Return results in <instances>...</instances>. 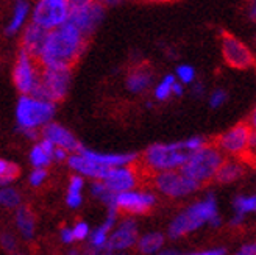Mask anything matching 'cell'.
I'll return each mask as SVG.
<instances>
[{
    "instance_id": "cell-1",
    "label": "cell",
    "mask_w": 256,
    "mask_h": 255,
    "mask_svg": "<svg viewBox=\"0 0 256 255\" xmlns=\"http://www.w3.org/2000/svg\"><path fill=\"white\" fill-rule=\"evenodd\" d=\"M86 43L88 38L75 25L68 22L62 27L48 32L38 61L42 68L72 69V66L84 52Z\"/></svg>"
},
{
    "instance_id": "cell-2",
    "label": "cell",
    "mask_w": 256,
    "mask_h": 255,
    "mask_svg": "<svg viewBox=\"0 0 256 255\" xmlns=\"http://www.w3.org/2000/svg\"><path fill=\"white\" fill-rule=\"evenodd\" d=\"M206 141L202 136H192L175 143H156L146 149L142 155L144 166L155 174L182 169L192 154H196Z\"/></svg>"
},
{
    "instance_id": "cell-3",
    "label": "cell",
    "mask_w": 256,
    "mask_h": 255,
    "mask_svg": "<svg viewBox=\"0 0 256 255\" xmlns=\"http://www.w3.org/2000/svg\"><path fill=\"white\" fill-rule=\"evenodd\" d=\"M219 216L217 211V200L212 193L206 194L203 199L192 203L190 207L178 213L172 219L168 235L172 239H178L182 236H186L192 232L198 230L204 224H211V221Z\"/></svg>"
},
{
    "instance_id": "cell-4",
    "label": "cell",
    "mask_w": 256,
    "mask_h": 255,
    "mask_svg": "<svg viewBox=\"0 0 256 255\" xmlns=\"http://www.w3.org/2000/svg\"><path fill=\"white\" fill-rule=\"evenodd\" d=\"M56 104L34 96H20L16 104V124L19 132L44 129L52 122Z\"/></svg>"
},
{
    "instance_id": "cell-5",
    "label": "cell",
    "mask_w": 256,
    "mask_h": 255,
    "mask_svg": "<svg viewBox=\"0 0 256 255\" xmlns=\"http://www.w3.org/2000/svg\"><path fill=\"white\" fill-rule=\"evenodd\" d=\"M224 161V152L216 144H206L190 155L188 163L182 168V172L202 186L211 180H216Z\"/></svg>"
},
{
    "instance_id": "cell-6",
    "label": "cell",
    "mask_w": 256,
    "mask_h": 255,
    "mask_svg": "<svg viewBox=\"0 0 256 255\" xmlns=\"http://www.w3.org/2000/svg\"><path fill=\"white\" fill-rule=\"evenodd\" d=\"M41 72L42 66L38 58L19 49L14 66H12V82L20 96H34L41 82Z\"/></svg>"
},
{
    "instance_id": "cell-7",
    "label": "cell",
    "mask_w": 256,
    "mask_h": 255,
    "mask_svg": "<svg viewBox=\"0 0 256 255\" xmlns=\"http://www.w3.org/2000/svg\"><path fill=\"white\" fill-rule=\"evenodd\" d=\"M72 82V69L68 68H42L41 82L34 97L58 104L68 96Z\"/></svg>"
},
{
    "instance_id": "cell-8",
    "label": "cell",
    "mask_w": 256,
    "mask_h": 255,
    "mask_svg": "<svg viewBox=\"0 0 256 255\" xmlns=\"http://www.w3.org/2000/svg\"><path fill=\"white\" fill-rule=\"evenodd\" d=\"M70 13L72 5L68 0H38L33 5L32 22L47 32H52L69 22Z\"/></svg>"
},
{
    "instance_id": "cell-9",
    "label": "cell",
    "mask_w": 256,
    "mask_h": 255,
    "mask_svg": "<svg viewBox=\"0 0 256 255\" xmlns=\"http://www.w3.org/2000/svg\"><path fill=\"white\" fill-rule=\"evenodd\" d=\"M153 185L160 193L174 199L189 196L200 188V185L183 174L182 169L155 174L153 175Z\"/></svg>"
},
{
    "instance_id": "cell-10",
    "label": "cell",
    "mask_w": 256,
    "mask_h": 255,
    "mask_svg": "<svg viewBox=\"0 0 256 255\" xmlns=\"http://www.w3.org/2000/svg\"><path fill=\"white\" fill-rule=\"evenodd\" d=\"M220 49L225 63L233 69H248L254 65L250 47L232 33H222Z\"/></svg>"
},
{
    "instance_id": "cell-11",
    "label": "cell",
    "mask_w": 256,
    "mask_h": 255,
    "mask_svg": "<svg viewBox=\"0 0 256 255\" xmlns=\"http://www.w3.org/2000/svg\"><path fill=\"white\" fill-rule=\"evenodd\" d=\"M250 136H252V127L248 125V122H240L217 138L216 146L219 147L224 154L239 157L248 152Z\"/></svg>"
},
{
    "instance_id": "cell-12",
    "label": "cell",
    "mask_w": 256,
    "mask_h": 255,
    "mask_svg": "<svg viewBox=\"0 0 256 255\" xmlns=\"http://www.w3.org/2000/svg\"><path fill=\"white\" fill-rule=\"evenodd\" d=\"M105 18V7H102L98 2H89L82 7L72 8L69 22L75 25L86 38L91 36L102 24Z\"/></svg>"
},
{
    "instance_id": "cell-13",
    "label": "cell",
    "mask_w": 256,
    "mask_h": 255,
    "mask_svg": "<svg viewBox=\"0 0 256 255\" xmlns=\"http://www.w3.org/2000/svg\"><path fill=\"white\" fill-rule=\"evenodd\" d=\"M155 203H156L155 194L148 193V191L132 189L126 191V193L118 194L116 200H114V207L124 213L144 214L155 207Z\"/></svg>"
},
{
    "instance_id": "cell-14",
    "label": "cell",
    "mask_w": 256,
    "mask_h": 255,
    "mask_svg": "<svg viewBox=\"0 0 256 255\" xmlns=\"http://www.w3.org/2000/svg\"><path fill=\"white\" fill-rule=\"evenodd\" d=\"M138 241H139V238H138L136 221L133 218H125L111 232L106 249L112 253L122 252V250H126L132 246L138 244Z\"/></svg>"
},
{
    "instance_id": "cell-15",
    "label": "cell",
    "mask_w": 256,
    "mask_h": 255,
    "mask_svg": "<svg viewBox=\"0 0 256 255\" xmlns=\"http://www.w3.org/2000/svg\"><path fill=\"white\" fill-rule=\"evenodd\" d=\"M41 133H42L41 138L48 139L50 143L55 144V147H61L64 150H68L69 154H76L82 147V144L78 143V139L75 138V135L70 130H68L66 127H62L61 124L50 122L41 130Z\"/></svg>"
},
{
    "instance_id": "cell-16",
    "label": "cell",
    "mask_w": 256,
    "mask_h": 255,
    "mask_svg": "<svg viewBox=\"0 0 256 255\" xmlns=\"http://www.w3.org/2000/svg\"><path fill=\"white\" fill-rule=\"evenodd\" d=\"M76 154H82L86 158L92 160V161L102 164V166H105V168H110V169L130 166L132 163H134L138 160V154H112V152H98V150L88 149L84 146H82Z\"/></svg>"
},
{
    "instance_id": "cell-17",
    "label": "cell",
    "mask_w": 256,
    "mask_h": 255,
    "mask_svg": "<svg viewBox=\"0 0 256 255\" xmlns=\"http://www.w3.org/2000/svg\"><path fill=\"white\" fill-rule=\"evenodd\" d=\"M104 182L110 191H112L114 194H120V193H126V191H132L136 188L138 183V177L134 169L124 166V168H112L106 172Z\"/></svg>"
},
{
    "instance_id": "cell-18",
    "label": "cell",
    "mask_w": 256,
    "mask_h": 255,
    "mask_svg": "<svg viewBox=\"0 0 256 255\" xmlns=\"http://www.w3.org/2000/svg\"><path fill=\"white\" fill-rule=\"evenodd\" d=\"M32 11H33V5L28 0H14L11 16L8 19V24L5 25V35L8 38L20 35L24 29L28 25V19L32 21Z\"/></svg>"
},
{
    "instance_id": "cell-19",
    "label": "cell",
    "mask_w": 256,
    "mask_h": 255,
    "mask_svg": "<svg viewBox=\"0 0 256 255\" xmlns=\"http://www.w3.org/2000/svg\"><path fill=\"white\" fill-rule=\"evenodd\" d=\"M47 36H48L47 30H44L42 27L30 21V24L20 33V50L38 58L46 44Z\"/></svg>"
},
{
    "instance_id": "cell-20",
    "label": "cell",
    "mask_w": 256,
    "mask_h": 255,
    "mask_svg": "<svg viewBox=\"0 0 256 255\" xmlns=\"http://www.w3.org/2000/svg\"><path fill=\"white\" fill-rule=\"evenodd\" d=\"M68 164L72 171H75L78 175L82 177H88V178H92V180H98L102 182L105 178L106 172L110 171V168H105L102 166V164L92 161L86 158L84 155L82 154H70L69 160H68Z\"/></svg>"
},
{
    "instance_id": "cell-21",
    "label": "cell",
    "mask_w": 256,
    "mask_h": 255,
    "mask_svg": "<svg viewBox=\"0 0 256 255\" xmlns=\"http://www.w3.org/2000/svg\"><path fill=\"white\" fill-rule=\"evenodd\" d=\"M152 82H153L152 71L146 66H136L128 72L125 86L132 94H140V93L147 91V89L152 86Z\"/></svg>"
},
{
    "instance_id": "cell-22",
    "label": "cell",
    "mask_w": 256,
    "mask_h": 255,
    "mask_svg": "<svg viewBox=\"0 0 256 255\" xmlns=\"http://www.w3.org/2000/svg\"><path fill=\"white\" fill-rule=\"evenodd\" d=\"M55 149L56 147L54 143H50L46 138H41L30 150V163L33 164V168L46 169L55 160Z\"/></svg>"
},
{
    "instance_id": "cell-23",
    "label": "cell",
    "mask_w": 256,
    "mask_h": 255,
    "mask_svg": "<svg viewBox=\"0 0 256 255\" xmlns=\"http://www.w3.org/2000/svg\"><path fill=\"white\" fill-rule=\"evenodd\" d=\"M14 221H16V227L19 233L25 238L30 239L34 235V225H36V219L34 214L28 207L20 205L16 211H14Z\"/></svg>"
},
{
    "instance_id": "cell-24",
    "label": "cell",
    "mask_w": 256,
    "mask_h": 255,
    "mask_svg": "<svg viewBox=\"0 0 256 255\" xmlns=\"http://www.w3.org/2000/svg\"><path fill=\"white\" fill-rule=\"evenodd\" d=\"M246 172V168L244 164L238 160H225L222 168L217 172V177H216V182L219 183H232V182H236L239 178L244 175Z\"/></svg>"
},
{
    "instance_id": "cell-25",
    "label": "cell",
    "mask_w": 256,
    "mask_h": 255,
    "mask_svg": "<svg viewBox=\"0 0 256 255\" xmlns=\"http://www.w3.org/2000/svg\"><path fill=\"white\" fill-rule=\"evenodd\" d=\"M164 235L160 232H150L139 238L138 250L144 255H158L164 247Z\"/></svg>"
},
{
    "instance_id": "cell-26",
    "label": "cell",
    "mask_w": 256,
    "mask_h": 255,
    "mask_svg": "<svg viewBox=\"0 0 256 255\" xmlns=\"http://www.w3.org/2000/svg\"><path fill=\"white\" fill-rule=\"evenodd\" d=\"M176 83L175 74H166L164 77L153 88V97L160 102L168 100L174 96V85Z\"/></svg>"
},
{
    "instance_id": "cell-27",
    "label": "cell",
    "mask_w": 256,
    "mask_h": 255,
    "mask_svg": "<svg viewBox=\"0 0 256 255\" xmlns=\"http://www.w3.org/2000/svg\"><path fill=\"white\" fill-rule=\"evenodd\" d=\"M91 193L96 199H98L102 203H105L106 208L114 207V200H116V194L110 191V188L104 183V182H92L91 183Z\"/></svg>"
},
{
    "instance_id": "cell-28",
    "label": "cell",
    "mask_w": 256,
    "mask_h": 255,
    "mask_svg": "<svg viewBox=\"0 0 256 255\" xmlns=\"http://www.w3.org/2000/svg\"><path fill=\"white\" fill-rule=\"evenodd\" d=\"M19 175V166L16 163L2 158L0 160V182L4 186H10Z\"/></svg>"
},
{
    "instance_id": "cell-29",
    "label": "cell",
    "mask_w": 256,
    "mask_h": 255,
    "mask_svg": "<svg viewBox=\"0 0 256 255\" xmlns=\"http://www.w3.org/2000/svg\"><path fill=\"white\" fill-rule=\"evenodd\" d=\"M0 202H2V205L6 208L18 210L22 205V197H20V193L16 188L4 186L2 191H0Z\"/></svg>"
},
{
    "instance_id": "cell-30",
    "label": "cell",
    "mask_w": 256,
    "mask_h": 255,
    "mask_svg": "<svg viewBox=\"0 0 256 255\" xmlns=\"http://www.w3.org/2000/svg\"><path fill=\"white\" fill-rule=\"evenodd\" d=\"M175 77L176 80L183 83L184 86L188 85H194L197 82V71L192 65H188V63H183V65H178L175 68Z\"/></svg>"
},
{
    "instance_id": "cell-31",
    "label": "cell",
    "mask_w": 256,
    "mask_h": 255,
    "mask_svg": "<svg viewBox=\"0 0 256 255\" xmlns=\"http://www.w3.org/2000/svg\"><path fill=\"white\" fill-rule=\"evenodd\" d=\"M234 213L246 216L247 213H256V196H238L233 202Z\"/></svg>"
},
{
    "instance_id": "cell-32",
    "label": "cell",
    "mask_w": 256,
    "mask_h": 255,
    "mask_svg": "<svg viewBox=\"0 0 256 255\" xmlns=\"http://www.w3.org/2000/svg\"><path fill=\"white\" fill-rule=\"evenodd\" d=\"M226 99H228V94H226L225 89L217 88V89H214V91H211V94L208 97L210 107L211 108H220L225 104V102H226Z\"/></svg>"
},
{
    "instance_id": "cell-33",
    "label": "cell",
    "mask_w": 256,
    "mask_h": 255,
    "mask_svg": "<svg viewBox=\"0 0 256 255\" xmlns=\"http://www.w3.org/2000/svg\"><path fill=\"white\" fill-rule=\"evenodd\" d=\"M74 236H75V241H84V239H89V236H91V228H89V225L83 221L76 222L74 227Z\"/></svg>"
},
{
    "instance_id": "cell-34",
    "label": "cell",
    "mask_w": 256,
    "mask_h": 255,
    "mask_svg": "<svg viewBox=\"0 0 256 255\" xmlns=\"http://www.w3.org/2000/svg\"><path fill=\"white\" fill-rule=\"evenodd\" d=\"M47 178V171L46 169H41V168H34L30 175H28V183L34 188L41 186Z\"/></svg>"
},
{
    "instance_id": "cell-35",
    "label": "cell",
    "mask_w": 256,
    "mask_h": 255,
    "mask_svg": "<svg viewBox=\"0 0 256 255\" xmlns=\"http://www.w3.org/2000/svg\"><path fill=\"white\" fill-rule=\"evenodd\" d=\"M83 186H84V177L82 175H72L70 180H69V185H68V193H72V194H82L83 193Z\"/></svg>"
},
{
    "instance_id": "cell-36",
    "label": "cell",
    "mask_w": 256,
    "mask_h": 255,
    "mask_svg": "<svg viewBox=\"0 0 256 255\" xmlns=\"http://www.w3.org/2000/svg\"><path fill=\"white\" fill-rule=\"evenodd\" d=\"M234 255H256V239L248 241V243L242 244Z\"/></svg>"
},
{
    "instance_id": "cell-37",
    "label": "cell",
    "mask_w": 256,
    "mask_h": 255,
    "mask_svg": "<svg viewBox=\"0 0 256 255\" xmlns=\"http://www.w3.org/2000/svg\"><path fill=\"white\" fill-rule=\"evenodd\" d=\"M2 247L8 252H12L16 247V241H14V236H12L11 233L5 232L2 233Z\"/></svg>"
},
{
    "instance_id": "cell-38",
    "label": "cell",
    "mask_w": 256,
    "mask_h": 255,
    "mask_svg": "<svg viewBox=\"0 0 256 255\" xmlns=\"http://www.w3.org/2000/svg\"><path fill=\"white\" fill-rule=\"evenodd\" d=\"M83 202V196L82 194H72V193H68L66 194V203L69 208H78Z\"/></svg>"
},
{
    "instance_id": "cell-39",
    "label": "cell",
    "mask_w": 256,
    "mask_h": 255,
    "mask_svg": "<svg viewBox=\"0 0 256 255\" xmlns=\"http://www.w3.org/2000/svg\"><path fill=\"white\" fill-rule=\"evenodd\" d=\"M60 236H61V241H62L64 244H72L74 241H75L72 227H62L61 232H60Z\"/></svg>"
},
{
    "instance_id": "cell-40",
    "label": "cell",
    "mask_w": 256,
    "mask_h": 255,
    "mask_svg": "<svg viewBox=\"0 0 256 255\" xmlns=\"http://www.w3.org/2000/svg\"><path fill=\"white\" fill-rule=\"evenodd\" d=\"M184 255H226L225 249L217 247V249H206V250H197V252H188Z\"/></svg>"
},
{
    "instance_id": "cell-41",
    "label": "cell",
    "mask_w": 256,
    "mask_h": 255,
    "mask_svg": "<svg viewBox=\"0 0 256 255\" xmlns=\"http://www.w3.org/2000/svg\"><path fill=\"white\" fill-rule=\"evenodd\" d=\"M247 16L256 24V0H247Z\"/></svg>"
},
{
    "instance_id": "cell-42",
    "label": "cell",
    "mask_w": 256,
    "mask_h": 255,
    "mask_svg": "<svg viewBox=\"0 0 256 255\" xmlns=\"http://www.w3.org/2000/svg\"><path fill=\"white\" fill-rule=\"evenodd\" d=\"M69 157H70V154L68 150H64V149H61V147H56L55 149V161H68L69 160Z\"/></svg>"
},
{
    "instance_id": "cell-43",
    "label": "cell",
    "mask_w": 256,
    "mask_h": 255,
    "mask_svg": "<svg viewBox=\"0 0 256 255\" xmlns=\"http://www.w3.org/2000/svg\"><path fill=\"white\" fill-rule=\"evenodd\" d=\"M83 255H112L108 249H94V247H88Z\"/></svg>"
},
{
    "instance_id": "cell-44",
    "label": "cell",
    "mask_w": 256,
    "mask_h": 255,
    "mask_svg": "<svg viewBox=\"0 0 256 255\" xmlns=\"http://www.w3.org/2000/svg\"><path fill=\"white\" fill-rule=\"evenodd\" d=\"M190 89H192V94H194L196 97H202L203 93H204V86H203V83H200V82H196L194 85L190 86Z\"/></svg>"
},
{
    "instance_id": "cell-45",
    "label": "cell",
    "mask_w": 256,
    "mask_h": 255,
    "mask_svg": "<svg viewBox=\"0 0 256 255\" xmlns=\"http://www.w3.org/2000/svg\"><path fill=\"white\" fill-rule=\"evenodd\" d=\"M183 94H184V85L176 80V83L174 85V96L175 97H182Z\"/></svg>"
},
{
    "instance_id": "cell-46",
    "label": "cell",
    "mask_w": 256,
    "mask_h": 255,
    "mask_svg": "<svg viewBox=\"0 0 256 255\" xmlns=\"http://www.w3.org/2000/svg\"><path fill=\"white\" fill-rule=\"evenodd\" d=\"M244 219H246V216H242V214H238V213H234L233 218L230 219V224H232L233 227H238V225H240L242 222H244Z\"/></svg>"
},
{
    "instance_id": "cell-47",
    "label": "cell",
    "mask_w": 256,
    "mask_h": 255,
    "mask_svg": "<svg viewBox=\"0 0 256 255\" xmlns=\"http://www.w3.org/2000/svg\"><path fill=\"white\" fill-rule=\"evenodd\" d=\"M96 2H98L102 7H116V5H119V4H122L124 0H96Z\"/></svg>"
},
{
    "instance_id": "cell-48",
    "label": "cell",
    "mask_w": 256,
    "mask_h": 255,
    "mask_svg": "<svg viewBox=\"0 0 256 255\" xmlns=\"http://www.w3.org/2000/svg\"><path fill=\"white\" fill-rule=\"evenodd\" d=\"M248 152H254L256 154V132L252 130V136H250V147H248Z\"/></svg>"
},
{
    "instance_id": "cell-49",
    "label": "cell",
    "mask_w": 256,
    "mask_h": 255,
    "mask_svg": "<svg viewBox=\"0 0 256 255\" xmlns=\"http://www.w3.org/2000/svg\"><path fill=\"white\" fill-rule=\"evenodd\" d=\"M68 2L72 5V8H75V7L86 5V4H89V2H94V0H68Z\"/></svg>"
},
{
    "instance_id": "cell-50",
    "label": "cell",
    "mask_w": 256,
    "mask_h": 255,
    "mask_svg": "<svg viewBox=\"0 0 256 255\" xmlns=\"http://www.w3.org/2000/svg\"><path fill=\"white\" fill-rule=\"evenodd\" d=\"M248 125L252 127V130H254V132H256V108H254V110L252 111V114H250Z\"/></svg>"
},
{
    "instance_id": "cell-51",
    "label": "cell",
    "mask_w": 256,
    "mask_h": 255,
    "mask_svg": "<svg viewBox=\"0 0 256 255\" xmlns=\"http://www.w3.org/2000/svg\"><path fill=\"white\" fill-rule=\"evenodd\" d=\"M158 255H182V253L175 249H162Z\"/></svg>"
},
{
    "instance_id": "cell-52",
    "label": "cell",
    "mask_w": 256,
    "mask_h": 255,
    "mask_svg": "<svg viewBox=\"0 0 256 255\" xmlns=\"http://www.w3.org/2000/svg\"><path fill=\"white\" fill-rule=\"evenodd\" d=\"M144 2H152V4H166V2H170V0H144Z\"/></svg>"
},
{
    "instance_id": "cell-53",
    "label": "cell",
    "mask_w": 256,
    "mask_h": 255,
    "mask_svg": "<svg viewBox=\"0 0 256 255\" xmlns=\"http://www.w3.org/2000/svg\"><path fill=\"white\" fill-rule=\"evenodd\" d=\"M80 252L78 250H75V249H72V250H69V253L68 255H78Z\"/></svg>"
},
{
    "instance_id": "cell-54",
    "label": "cell",
    "mask_w": 256,
    "mask_h": 255,
    "mask_svg": "<svg viewBox=\"0 0 256 255\" xmlns=\"http://www.w3.org/2000/svg\"><path fill=\"white\" fill-rule=\"evenodd\" d=\"M112 255H125V253H120V252H114Z\"/></svg>"
}]
</instances>
